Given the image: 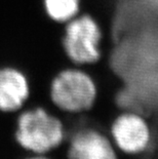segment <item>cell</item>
Returning <instances> with one entry per match:
<instances>
[{
    "label": "cell",
    "instance_id": "obj_1",
    "mask_svg": "<svg viewBox=\"0 0 158 159\" xmlns=\"http://www.w3.org/2000/svg\"><path fill=\"white\" fill-rule=\"evenodd\" d=\"M15 139L31 155H46L64 142V125L43 107L27 108L16 118Z\"/></svg>",
    "mask_w": 158,
    "mask_h": 159
},
{
    "label": "cell",
    "instance_id": "obj_2",
    "mask_svg": "<svg viewBox=\"0 0 158 159\" xmlns=\"http://www.w3.org/2000/svg\"><path fill=\"white\" fill-rule=\"evenodd\" d=\"M97 94L95 79L82 67L62 69L50 81V101L61 112L80 113L89 110L96 102Z\"/></svg>",
    "mask_w": 158,
    "mask_h": 159
},
{
    "label": "cell",
    "instance_id": "obj_3",
    "mask_svg": "<svg viewBox=\"0 0 158 159\" xmlns=\"http://www.w3.org/2000/svg\"><path fill=\"white\" fill-rule=\"evenodd\" d=\"M104 32L100 23L88 12H80L64 24L62 45L73 66L85 67L102 59Z\"/></svg>",
    "mask_w": 158,
    "mask_h": 159
},
{
    "label": "cell",
    "instance_id": "obj_4",
    "mask_svg": "<svg viewBox=\"0 0 158 159\" xmlns=\"http://www.w3.org/2000/svg\"><path fill=\"white\" fill-rule=\"evenodd\" d=\"M110 139L117 151L124 154L142 153L151 141L150 125L140 113L123 111L111 124Z\"/></svg>",
    "mask_w": 158,
    "mask_h": 159
},
{
    "label": "cell",
    "instance_id": "obj_5",
    "mask_svg": "<svg viewBox=\"0 0 158 159\" xmlns=\"http://www.w3.org/2000/svg\"><path fill=\"white\" fill-rule=\"evenodd\" d=\"M55 150L66 154L67 159H118L111 139L93 128L78 130Z\"/></svg>",
    "mask_w": 158,
    "mask_h": 159
},
{
    "label": "cell",
    "instance_id": "obj_6",
    "mask_svg": "<svg viewBox=\"0 0 158 159\" xmlns=\"http://www.w3.org/2000/svg\"><path fill=\"white\" fill-rule=\"evenodd\" d=\"M30 97V82L26 73L13 68L0 69V111L12 113L26 106Z\"/></svg>",
    "mask_w": 158,
    "mask_h": 159
},
{
    "label": "cell",
    "instance_id": "obj_7",
    "mask_svg": "<svg viewBox=\"0 0 158 159\" xmlns=\"http://www.w3.org/2000/svg\"><path fill=\"white\" fill-rule=\"evenodd\" d=\"M45 15L52 21L66 24L81 12V0H42Z\"/></svg>",
    "mask_w": 158,
    "mask_h": 159
},
{
    "label": "cell",
    "instance_id": "obj_8",
    "mask_svg": "<svg viewBox=\"0 0 158 159\" xmlns=\"http://www.w3.org/2000/svg\"><path fill=\"white\" fill-rule=\"evenodd\" d=\"M25 159H49V158L46 157L45 155H32V156H29Z\"/></svg>",
    "mask_w": 158,
    "mask_h": 159
}]
</instances>
